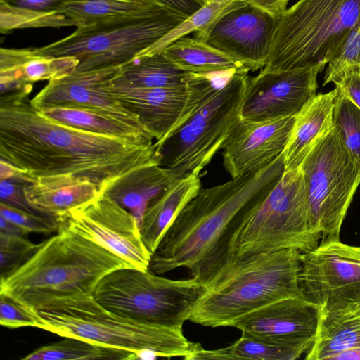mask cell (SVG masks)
<instances>
[{
	"instance_id": "6da1fadb",
	"label": "cell",
	"mask_w": 360,
	"mask_h": 360,
	"mask_svg": "<svg viewBox=\"0 0 360 360\" xmlns=\"http://www.w3.org/2000/svg\"><path fill=\"white\" fill-rule=\"evenodd\" d=\"M0 160L33 180L75 179L101 194L112 181L160 161L155 143L136 145L57 123L27 97L0 99Z\"/></svg>"
},
{
	"instance_id": "7a4b0ae2",
	"label": "cell",
	"mask_w": 360,
	"mask_h": 360,
	"mask_svg": "<svg viewBox=\"0 0 360 360\" xmlns=\"http://www.w3.org/2000/svg\"><path fill=\"white\" fill-rule=\"evenodd\" d=\"M284 170L281 153L257 172L202 188L166 229L151 255L149 270L160 275L183 267L209 284L230 262L236 232Z\"/></svg>"
},
{
	"instance_id": "3957f363",
	"label": "cell",
	"mask_w": 360,
	"mask_h": 360,
	"mask_svg": "<svg viewBox=\"0 0 360 360\" xmlns=\"http://www.w3.org/2000/svg\"><path fill=\"white\" fill-rule=\"evenodd\" d=\"M125 267L132 266L92 238L59 226L57 234L0 279V292L36 309L52 300L93 294L105 276Z\"/></svg>"
},
{
	"instance_id": "277c9868",
	"label": "cell",
	"mask_w": 360,
	"mask_h": 360,
	"mask_svg": "<svg viewBox=\"0 0 360 360\" xmlns=\"http://www.w3.org/2000/svg\"><path fill=\"white\" fill-rule=\"evenodd\" d=\"M35 310L46 323L45 330L131 351L136 359L191 360L202 346L188 340L183 327L146 323L119 315L101 305L93 294L52 300Z\"/></svg>"
},
{
	"instance_id": "5b68a950",
	"label": "cell",
	"mask_w": 360,
	"mask_h": 360,
	"mask_svg": "<svg viewBox=\"0 0 360 360\" xmlns=\"http://www.w3.org/2000/svg\"><path fill=\"white\" fill-rule=\"evenodd\" d=\"M300 268L301 252L295 249L233 260L205 285L188 321L212 328L229 326L271 303L301 296Z\"/></svg>"
},
{
	"instance_id": "8992f818",
	"label": "cell",
	"mask_w": 360,
	"mask_h": 360,
	"mask_svg": "<svg viewBox=\"0 0 360 360\" xmlns=\"http://www.w3.org/2000/svg\"><path fill=\"white\" fill-rule=\"evenodd\" d=\"M360 20V0H298L279 17L264 70L325 67Z\"/></svg>"
},
{
	"instance_id": "52a82bcc",
	"label": "cell",
	"mask_w": 360,
	"mask_h": 360,
	"mask_svg": "<svg viewBox=\"0 0 360 360\" xmlns=\"http://www.w3.org/2000/svg\"><path fill=\"white\" fill-rule=\"evenodd\" d=\"M320 240L311 226L306 188L299 167L284 172L248 214L232 238L230 262L285 249L303 253L316 248Z\"/></svg>"
},
{
	"instance_id": "ba28073f",
	"label": "cell",
	"mask_w": 360,
	"mask_h": 360,
	"mask_svg": "<svg viewBox=\"0 0 360 360\" xmlns=\"http://www.w3.org/2000/svg\"><path fill=\"white\" fill-rule=\"evenodd\" d=\"M249 70L235 72L210 98L155 143L160 165L176 179L200 174L240 119Z\"/></svg>"
},
{
	"instance_id": "9c48e42d",
	"label": "cell",
	"mask_w": 360,
	"mask_h": 360,
	"mask_svg": "<svg viewBox=\"0 0 360 360\" xmlns=\"http://www.w3.org/2000/svg\"><path fill=\"white\" fill-rule=\"evenodd\" d=\"M206 290L195 278L174 280L125 267L105 276L93 295L105 308L133 320L183 327Z\"/></svg>"
},
{
	"instance_id": "30bf717a",
	"label": "cell",
	"mask_w": 360,
	"mask_h": 360,
	"mask_svg": "<svg viewBox=\"0 0 360 360\" xmlns=\"http://www.w3.org/2000/svg\"><path fill=\"white\" fill-rule=\"evenodd\" d=\"M300 168L311 226L320 243L340 240L342 223L360 184L359 161L333 126L311 148Z\"/></svg>"
},
{
	"instance_id": "8fae6325",
	"label": "cell",
	"mask_w": 360,
	"mask_h": 360,
	"mask_svg": "<svg viewBox=\"0 0 360 360\" xmlns=\"http://www.w3.org/2000/svg\"><path fill=\"white\" fill-rule=\"evenodd\" d=\"M185 18L167 9L131 21L80 26L70 35L33 48L40 56L75 57V71L86 72L121 66L152 46Z\"/></svg>"
},
{
	"instance_id": "7c38bea8",
	"label": "cell",
	"mask_w": 360,
	"mask_h": 360,
	"mask_svg": "<svg viewBox=\"0 0 360 360\" xmlns=\"http://www.w3.org/2000/svg\"><path fill=\"white\" fill-rule=\"evenodd\" d=\"M302 295L319 310L360 302V247L340 240L321 243L301 253Z\"/></svg>"
},
{
	"instance_id": "4fadbf2b",
	"label": "cell",
	"mask_w": 360,
	"mask_h": 360,
	"mask_svg": "<svg viewBox=\"0 0 360 360\" xmlns=\"http://www.w3.org/2000/svg\"><path fill=\"white\" fill-rule=\"evenodd\" d=\"M59 226L98 242L133 268L149 269L151 253L135 217L104 194L57 219Z\"/></svg>"
},
{
	"instance_id": "5bb4252c",
	"label": "cell",
	"mask_w": 360,
	"mask_h": 360,
	"mask_svg": "<svg viewBox=\"0 0 360 360\" xmlns=\"http://www.w3.org/2000/svg\"><path fill=\"white\" fill-rule=\"evenodd\" d=\"M316 65L285 70H264L249 78L240 119L264 122L295 115L316 96Z\"/></svg>"
},
{
	"instance_id": "9a60e30c",
	"label": "cell",
	"mask_w": 360,
	"mask_h": 360,
	"mask_svg": "<svg viewBox=\"0 0 360 360\" xmlns=\"http://www.w3.org/2000/svg\"><path fill=\"white\" fill-rule=\"evenodd\" d=\"M278 20L248 4L225 14L194 38L255 71L266 63Z\"/></svg>"
},
{
	"instance_id": "2e32d148",
	"label": "cell",
	"mask_w": 360,
	"mask_h": 360,
	"mask_svg": "<svg viewBox=\"0 0 360 360\" xmlns=\"http://www.w3.org/2000/svg\"><path fill=\"white\" fill-rule=\"evenodd\" d=\"M121 66L86 72L74 71L63 77L51 79L30 101L37 110L47 107L83 109L146 129L109 90Z\"/></svg>"
},
{
	"instance_id": "e0dca14e",
	"label": "cell",
	"mask_w": 360,
	"mask_h": 360,
	"mask_svg": "<svg viewBox=\"0 0 360 360\" xmlns=\"http://www.w3.org/2000/svg\"><path fill=\"white\" fill-rule=\"evenodd\" d=\"M295 115L264 122L240 119L221 148L223 165L230 176L236 178L257 172L283 153Z\"/></svg>"
},
{
	"instance_id": "ac0fdd59",
	"label": "cell",
	"mask_w": 360,
	"mask_h": 360,
	"mask_svg": "<svg viewBox=\"0 0 360 360\" xmlns=\"http://www.w3.org/2000/svg\"><path fill=\"white\" fill-rule=\"evenodd\" d=\"M319 310L303 295L283 299L243 315L230 323L242 334L279 344L312 345Z\"/></svg>"
},
{
	"instance_id": "d6986e66",
	"label": "cell",
	"mask_w": 360,
	"mask_h": 360,
	"mask_svg": "<svg viewBox=\"0 0 360 360\" xmlns=\"http://www.w3.org/2000/svg\"><path fill=\"white\" fill-rule=\"evenodd\" d=\"M109 90L124 108L139 120L156 141L162 140L175 127L188 96L187 84L139 88L112 81Z\"/></svg>"
},
{
	"instance_id": "ffe728a7",
	"label": "cell",
	"mask_w": 360,
	"mask_h": 360,
	"mask_svg": "<svg viewBox=\"0 0 360 360\" xmlns=\"http://www.w3.org/2000/svg\"><path fill=\"white\" fill-rule=\"evenodd\" d=\"M335 88L316 94L296 114L294 127L283 152L284 172L299 168L315 143L333 127Z\"/></svg>"
},
{
	"instance_id": "44dd1931",
	"label": "cell",
	"mask_w": 360,
	"mask_h": 360,
	"mask_svg": "<svg viewBox=\"0 0 360 360\" xmlns=\"http://www.w3.org/2000/svg\"><path fill=\"white\" fill-rule=\"evenodd\" d=\"M177 180L166 168L151 163L135 168L108 184L102 192L136 219L139 226L148 206Z\"/></svg>"
},
{
	"instance_id": "7402d4cb",
	"label": "cell",
	"mask_w": 360,
	"mask_h": 360,
	"mask_svg": "<svg viewBox=\"0 0 360 360\" xmlns=\"http://www.w3.org/2000/svg\"><path fill=\"white\" fill-rule=\"evenodd\" d=\"M359 304L319 310L314 342L306 360H333L338 354L360 347Z\"/></svg>"
},
{
	"instance_id": "603a6c76",
	"label": "cell",
	"mask_w": 360,
	"mask_h": 360,
	"mask_svg": "<svg viewBox=\"0 0 360 360\" xmlns=\"http://www.w3.org/2000/svg\"><path fill=\"white\" fill-rule=\"evenodd\" d=\"M24 194L39 212L58 219L93 200L101 192L89 181L68 178L28 183Z\"/></svg>"
},
{
	"instance_id": "cb8c5ba5",
	"label": "cell",
	"mask_w": 360,
	"mask_h": 360,
	"mask_svg": "<svg viewBox=\"0 0 360 360\" xmlns=\"http://www.w3.org/2000/svg\"><path fill=\"white\" fill-rule=\"evenodd\" d=\"M201 188L200 174L191 173L176 180L148 206L140 231L143 243L151 255L174 218Z\"/></svg>"
},
{
	"instance_id": "d4e9b609",
	"label": "cell",
	"mask_w": 360,
	"mask_h": 360,
	"mask_svg": "<svg viewBox=\"0 0 360 360\" xmlns=\"http://www.w3.org/2000/svg\"><path fill=\"white\" fill-rule=\"evenodd\" d=\"M79 60L71 56L37 54L33 48L0 49V82L25 84L58 79L74 72Z\"/></svg>"
},
{
	"instance_id": "484cf974",
	"label": "cell",
	"mask_w": 360,
	"mask_h": 360,
	"mask_svg": "<svg viewBox=\"0 0 360 360\" xmlns=\"http://www.w3.org/2000/svg\"><path fill=\"white\" fill-rule=\"evenodd\" d=\"M166 9L157 2L68 0L63 4L58 12L75 20L78 27L139 20Z\"/></svg>"
},
{
	"instance_id": "4316f807",
	"label": "cell",
	"mask_w": 360,
	"mask_h": 360,
	"mask_svg": "<svg viewBox=\"0 0 360 360\" xmlns=\"http://www.w3.org/2000/svg\"><path fill=\"white\" fill-rule=\"evenodd\" d=\"M38 110L53 121L72 128L115 137L133 144H153L154 138L146 129L104 114L63 107H47Z\"/></svg>"
},
{
	"instance_id": "83f0119b",
	"label": "cell",
	"mask_w": 360,
	"mask_h": 360,
	"mask_svg": "<svg viewBox=\"0 0 360 360\" xmlns=\"http://www.w3.org/2000/svg\"><path fill=\"white\" fill-rule=\"evenodd\" d=\"M188 75L161 51L136 56L122 65L112 82L139 88L170 87L186 85Z\"/></svg>"
},
{
	"instance_id": "f1b7e54d",
	"label": "cell",
	"mask_w": 360,
	"mask_h": 360,
	"mask_svg": "<svg viewBox=\"0 0 360 360\" xmlns=\"http://www.w3.org/2000/svg\"><path fill=\"white\" fill-rule=\"evenodd\" d=\"M162 52L175 65L190 73L201 74L246 68L240 61L194 37H181Z\"/></svg>"
},
{
	"instance_id": "f546056e",
	"label": "cell",
	"mask_w": 360,
	"mask_h": 360,
	"mask_svg": "<svg viewBox=\"0 0 360 360\" xmlns=\"http://www.w3.org/2000/svg\"><path fill=\"white\" fill-rule=\"evenodd\" d=\"M308 350L303 346L283 345L242 334L235 342L224 348L208 350L201 346L191 360H295Z\"/></svg>"
},
{
	"instance_id": "4dcf8cb0",
	"label": "cell",
	"mask_w": 360,
	"mask_h": 360,
	"mask_svg": "<svg viewBox=\"0 0 360 360\" xmlns=\"http://www.w3.org/2000/svg\"><path fill=\"white\" fill-rule=\"evenodd\" d=\"M128 350L96 345L72 337L41 347L22 360H135Z\"/></svg>"
},
{
	"instance_id": "1f68e13d",
	"label": "cell",
	"mask_w": 360,
	"mask_h": 360,
	"mask_svg": "<svg viewBox=\"0 0 360 360\" xmlns=\"http://www.w3.org/2000/svg\"><path fill=\"white\" fill-rule=\"evenodd\" d=\"M247 4H248V0H213L185 18L180 24L137 56L161 52L174 41L191 32L202 33L225 14Z\"/></svg>"
},
{
	"instance_id": "d6a6232c",
	"label": "cell",
	"mask_w": 360,
	"mask_h": 360,
	"mask_svg": "<svg viewBox=\"0 0 360 360\" xmlns=\"http://www.w3.org/2000/svg\"><path fill=\"white\" fill-rule=\"evenodd\" d=\"M75 26L77 22L58 11H39L0 1V32L16 29Z\"/></svg>"
},
{
	"instance_id": "836d02e7",
	"label": "cell",
	"mask_w": 360,
	"mask_h": 360,
	"mask_svg": "<svg viewBox=\"0 0 360 360\" xmlns=\"http://www.w3.org/2000/svg\"><path fill=\"white\" fill-rule=\"evenodd\" d=\"M333 125L360 162V108L340 91L334 101Z\"/></svg>"
},
{
	"instance_id": "e575fe53",
	"label": "cell",
	"mask_w": 360,
	"mask_h": 360,
	"mask_svg": "<svg viewBox=\"0 0 360 360\" xmlns=\"http://www.w3.org/2000/svg\"><path fill=\"white\" fill-rule=\"evenodd\" d=\"M39 246L25 237L0 233V279L20 266Z\"/></svg>"
},
{
	"instance_id": "d590c367",
	"label": "cell",
	"mask_w": 360,
	"mask_h": 360,
	"mask_svg": "<svg viewBox=\"0 0 360 360\" xmlns=\"http://www.w3.org/2000/svg\"><path fill=\"white\" fill-rule=\"evenodd\" d=\"M0 323L8 328L34 327L44 329L42 317L33 308L0 292Z\"/></svg>"
},
{
	"instance_id": "8d00e7d4",
	"label": "cell",
	"mask_w": 360,
	"mask_h": 360,
	"mask_svg": "<svg viewBox=\"0 0 360 360\" xmlns=\"http://www.w3.org/2000/svg\"><path fill=\"white\" fill-rule=\"evenodd\" d=\"M0 217L29 233L49 234L59 229L57 218L31 213L3 202H0Z\"/></svg>"
},
{
	"instance_id": "74e56055",
	"label": "cell",
	"mask_w": 360,
	"mask_h": 360,
	"mask_svg": "<svg viewBox=\"0 0 360 360\" xmlns=\"http://www.w3.org/2000/svg\"><path fill=\"white\" fill-rule=\"evenodd\" d=\"M360 65V20L351 30L343 44L328 63L323 86L331 82L333 78L345 68Z\"/></svg>"
},
{
	"instance_id": "f35d334b",
	"label": "cell",
	"mask_w": 360,
	"mask_h": 360,
	"mask_svg": "<svg viewBox=\"0 0 360 360\" xmlns=\"http://www.w3.org/2000/svg\"><path fill=\"white\" fill-rule=\"evenodd\" d=\"M333 82L340 93L360 108V65L349 66L337 75Z\"/></svg>"
},
{
	"instance_id": "ab89813d",
	"label": "cell",
	"mask_w": 360,
	"mask_h": 360,
	"mask_svg": "<svg viewBox=\"0 0 360 360\" xmlns=\"http://www.w3.org/2000/svg\"><path fill=\"white\" fill-rule=\"evenodd\" d=\"M170 11L186 18L201 6L197 0H155Z\"/></svg>"
},
{
	"instance_id": "60d3db41",
	"label": "cell",
	"mask_w": 360,
	"mask_h": 360,
	"mask_svg": "<svg viewBox=\"0 0 360 360\" xmlns=\"http://www.w3.org/2000/svg\"><path fill=\"white\" fill-rule=\"evenodd\" d=\"M66 1L68 0H8L4 1L16 6L39 11H58Z\"/></svg>"
},
{
	"instance_id": "b9f144b4",
	"label": "cell",
	"mask_w": 360,
	"mask_h": 360,
	"mask_svg": "<svg viewBox=\"0 0 360 360\" xmlns=\"http://www.w3.org/2000/svg\"><path fill=\"white\" fill-rule=\"evenodd\" d=\"M290 0H248L250 5L278 18L286 11Z\"/></svg>"
},
{
	"instance_id": "7bdbcfd3",
	"label": "cell",
	"mask_w": 360,
	"mask_h": 360,
	"mask_svg": "<svg viewBox=\"0 0 360 360\" xmlns=\"http://www.w3.org/2000/svg\"><path fill=\"white\" fill-rule=\"evenodd\" d=\"M0 233L26 237L30 233L0 217Z\"/></svg>"
},
{
	"instance_id": "ee69618b",
	"label": "cell",
	"mask_w": 360,
	"mask_h": 360,
	"mask_svg": "<svg viewBox=\"0 0 360 360\" xmlns=\"http://www.w3.org/2000/svg\"><path fill=\"white\" fill-rule=\"evenodd\" d=\"M333 360H360V347L342 352L335 356Z\"/></svg>"
},
{
	"instance_id": "f6af8a7d",
	"label": "cell",
	"mask_w": 360,
	"mask_h": 360,
	"mask_svg": "<svg viewBox=\"0 0 360 360\" xmlns=\"http://www.w3.org/2000/svg\"><path fill=\"white\" fill-rule=\"evenodd\" d=\"M120 1H141V2H157L155 0H120ZM160 4V3H159Z\"/></svg>"
},
{
	"instance_id": "bcb514c9",
	"label": "cell",
	"mask_w": 360,
	"mask_h": 360,
	"mask_svg": "<svg viewBox=\"0 0 360 360\" xmlns=\"http://www.w3.org/2000/svg\"><path fill=\"white\" fill-rule=\"evenodd\" d=\"M202 6H204L213 0H197Z\"/></svg>"
},
{
	"instance_id": "7dc6e473",
	"label": "cell",
	"mask_w": 360,
	"mask_h": 360,
	"mask_svg": "<svg viewBox=\"0 0 360 360\" xmlns=\"http://www.w3.org/2000/svg\"><path fill=\"white\" fill-rule=\"evenodd\" d=\"M359 312H360V302L359 304Z\"/></svg>"
},
{
	"instance_id": "c3c4849f",
	"label": "cell",
	"mask_w": 360,
	"mask_h": 360,
	"mask_svg": "<svg viewBox=\"0 0 360 360\" xmlns=\"http://www.w3.org/2000/svg\"><path fill=\"white\" fill-rule=\"evenodd\" d=\"M8 1V0H0V1Z\"/></svg>"
}]
</instances>
